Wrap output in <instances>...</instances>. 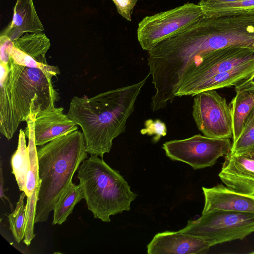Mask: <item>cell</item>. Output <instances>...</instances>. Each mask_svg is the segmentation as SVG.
<instances>
[{
	"label": "cell",
	"instance_id": "6da1fadb",
	"mask_svg": "<svg viewBox=\"0 0 254 254\" xmlns=\"http://www.w3.org/2000/svg\"><path fill=\"white\" fill-rule=\"evenodd\" d=\"M149 75L135 84L90 98L71 99L66 114L81 127L88 154L103 158L110 152L113 140L125 131L127 120Z\"/></svg>",
	"mask_w": 254,
	"mask_h": 254
},
{
	"label": "cell",
	"instance_id": "7a4b0ae2",
	"mask_svg": "<svg viewBox=\"0 0 254 254\" xmlns=\"http://www.w3.org/2000/svg\"><path fill=\"white\" fill-rule=\"evenodd\" d=\"M0 131L10 139L19 125L60 100L53 74L40 68L0 62Z\"/></svg>",
	"mask_w": 254,
	"mask_h": 254
},
{
	"label": "cell",
	"instance_id": "3957f363",
	"mask_svg": "<svg viewBox=\"0 0 254 254\" xmlns=\"http://www.w3.org/2000/svg\"><path fill=\"white\" fill-rule=\"evenodd\" d=\"M83 133L76 130L37 149L40 186L34 223L47 221L55 204L72 183L80 165L88 158Z\"/></svg>",
	"mask_w": 254,
	"mask_h": 254
},
{
	"label": "cell",
	"instance_id": "277c9868",
	"mask_svg": "<svg viewBox=\"0 0 254 254\" xmlns=\"http://www.w3.org/2000/svg\"><path fill=\"white\" fill-rule=\"evenodd\" d=\"M77 172L83 198L94 218L110 222L111 216L130 210L136 193L119 172L102 158L91 155L81 163Z\"/></svg>",
	"mask_w": 254,
	"mask_h": 254
},
{
	"label": "cell",
	"instance_id": "5b68a950",
	"mask_svg": "<svg viewBox=\"0 0 254 254\" xmlns=\"http://www.w3.org/2000/svg\"><path fill=\"white\" fill-rule=\"evenodd\" d=\"M180 231L209 241L212 246L243 240L254 232V213L213 210L188 221Z\"/></svg>",
	"mask_w": 254,
	"mask_h": 254
},
{
	"label": "cell",
	"instance_id": "8992f818",
	"mask_svg": "<svg viewBox=\"0 0 254 254\" xmlns=\"http://www.w3.org/2000/svg\"><path fill=\"white\" fill-rule=\"evenodd\" d=\"M202 18L199 5L190 2L145 16L138 23L137 40L142 49L148 51Z\"/></svg>",
	"mask_w": 254,
	"mask_h": 254
},
{
	"label": "cell",
	"instance_id": "52a82bcc",
	"mask_svg": "<svg viewBox=\"0 0 254 254\" xmlns=\"http://www.w3.org/2000/svg\"><path fill=\"white\" fill-rule=\"evenodd\" d=\"M230 138H212L196 134L189 138L165 142L162 148L173 161L190 165L194 170L212 167L231 149Z\"/></svg>",
	"mask_w": 254,
	"mask_h": 254
},
{
	"label": "cell",
	"instance_id": "ba28073f",
	"mask_svg": "<svg viewBox=\"0 0 254 254\" xmlns=\"http://www.w3.org/2000/svg\"><path fill=\"white\" fill-rule=\"evenodd\" d=\"M192 115L198 129L204 135L217 138L232 137L231 106L215 90L203 91L194 96Z\"/></svg>",
	"mask_w": 254,
	"mask_h": 254
},
{
	"label": "cell",
	"instance_id": "9c48e42d",
	"mask_svg": "<svg viewBox=\"0 0 254 254\" xmlns=\"http://www.w3.org/2000/svg\"><path fill=\"white\" fill-rule=\"evenodd\" d=\"M254 59V49L244 47H228L211 53L194 70L184 76L176 96H185L201 82Z\"/></svg>",
	"mask_w": 254,
	"mask_h": 254
},
{
	"label": "cell",
	"instance_id": "30bf717a",
	"mask_svg": "<svg viewBox=\"0 0 254 254\" xmlns=\"http://www.w3.org/2000/svg\"><path fill=\"white\" fill-rule=\"evenodd\" d=\"M36 114H31L25 121L27 126L24 130L26 137L28 139L30 166L27 175L26 190L27 200L26 204V219L25 223V236L24 243L29 246L35 237L34 233V225L36 204L40 186L38 175L37 149L35 143L34 122Z\"/></svg>",
	"mask_w": 254,
	"mask_h": 254
},
{
	"label": "cell",
	"instance_id": "8fae6325",
	"mask_svg": "<svg viewBox=\"0 0 254 254\" xmlns=\"http://www.w3.org/2000/svg\"><path fill=\"white\" fill-rule=\"evenodd\" d=\"M10 60L14 63L29 67L41 69L56 76L60 73L58 66L49 65L46 55L51 43L43 32L27 33L13 41Z\"/></svg>",
	"mask_w": 254,
	"mask_h": 254
},
{
	"label": "cell",
	"instance_id": "7c38bea8",
	"mask_svg": "<svg viewBox=\"0 0 254 254\" xmlns=\"http://www.w3.org/2000/svg\"><path fill=\"white\" fill-rule=\"evenodd\" d=\"M211 243L203 238L178 231L156 234L147 246L148 254H204Z\"/></svg>",
	"mask_w": 254,
	"mask_h": 254
},
{
	"label": "cell",
	"instance_id": "4fadbf2b",
	"mask_svg": "<svg viewBox=\"0 0 254 254\" xmlns=\"http://www.w3.org/2000/svg\"><path fill=\"white\" fill-rule=\"evenodd\" d=\"M218 176L228 188L254 195V159L229 152L225 156Z\"/></svg>",
	"mask_w": 254,
	"mask_h": 254
},
{
	"label": "cell",
	"instance_id": "5bb4252c",
	"mask_svg": "<svg viewBox=\"0 0 254 254\" xmlns=\"http://www.w3.org/2000/svg\"><path fill=\"white\" fill-rule=\"evenodd\" d=\"M77 129V125L64 113L63 108L52 107L36 116L34 122L36 145L42 146Z\"/></svg>",
	"mask_w": 254,
	"mask_h": 254
},
{
	"label": "cell",
	"instance_id": "9a60e30c",
	"mask_svg": "<svg viewBox=\"0 0 254 254\" xmlns=\"http://www.w3.org/2000/svg\"><path fill=\"white\" fill-rule=\"evenodd\" d=\"M204 205L202 214L217 210L254 213V195L244 194L222 184L202 188Z\"/></svg>",
	"mask_w": 254,
	"mask_h": 254
},
{
	"label": "cell",
	"instance_id": "2e32d148",
	"mask_svg": "<svg viewBox=\"0 0 254 254\" xmlns=\"http://www.w3.org/2000/svg\"><path fill=\"white\" fill-rule=\"evenodd\" d=\"M44 31L33 0H17L12 21L2 34L13 41L27 33Z\"/></svg>",
	"mask_w": 254,
	"mask_h": 254
},
{
	"label": "cell",
	"instance_id": "e0dca14e",
	"mask_svg": "<svg viewBox=\"0 0 254 254\" xmlns=\"http://www.w3.org/2000/svg\"><path fill=\"white\" fill-rule=\"evenodd\" d=\"M254 75V59L201 82L189 90L185 96H194L203 91L235 86Z\"/></svg>",
	"mask_w": 254,
	"mask_h": 254
},
{
	"label": "cell",
	"instance_id": "ac0fdd59",
	"mask_svg": "<svg viewBox=\"0 0 254 254\" xmlns=\"http://www.w3.org/2000/svg\"><path fill=\"white\" fill-rule=\"evenodd\" d=\"M231 101L233 142H236L242 133L245 121L254 107V90L236 91Z\"/></svg>",
	"mask_w": 254,
	"mask_h": 254
},
{
	"label": "cell",
	"instance_id": "d6986e66",
	"mask_svg": "<svg viewBox=\"0 0 254 254\" xmlns=\"http://www.w3.org/2000/svg\"><path fill=\"white\" fill-rule=\"evenodd\" d=\"M204 18L227 16L254 15V0L199 5Z\"/></svg>",
	"mask_w": 254,
	"mask_h": 254
},
{
	"label": "cell",
	"instance_id": "ffe728a7",
	"mask_svg": "<svg viewBox=\"0 0 254 254\" xmlns=\"http://www.w3.org/2000/svg\"><path fill=\"white\" fill-rule=\"evenodd\" d=\"M24 130L20 129L16 150L12 155L10 164L12 173L20 191H25L27 175L29 169L30 160L28 146L26 143Z\"/></svg>",
	"mask_w": 254,
	"mask_h": 254
},
{
	"label": "cell",
	"instance_id": "44dd1931",
	"mask_svg": "<svg viewBox=\"0 0 254 254\" xmlns=\"http://www.w3.org/2000/svg\"><path fill=\"white\" fill-rule=\"evenodd\" d=\"M83 198L79 185L71 183L55 204L52 225H61L72 212L74 207Z\"/></svg>",
	"mask_w": 254,
	"mask_h": 254
},
{
	"label": "cell",
	"instance_id": "7402d4cb",
	"mask_svg": "<svg viewBox=\"0 0 254 254\" xmlns=\"http://www.w3.org/2000/svg\"><path fill=\"white\" fill-rule=\"evenodd\" d=\"M26 196L24 191L20 194L15 210L8 216L9 229L15 240L19 243L24 238L26 219V205L24 199Z\"/></svg>",
	"mask_w": 254,
	"mask_h": 254
},
{
	"label": "cell",
	"instance_id": "603a6c76",
	"mask_svg": "<svg viewBox=\"0 0 254 254\" xmlns=\"http://www.w3.org/2000/svg\"><path fill=\"white\" fill-rule=\"evenodd\" d=\"M254 146V107L247 118L238 139L232 144L230 152L239 154Z\"/></svg>",
	"mask_w": 254,
	"mask_h": 254
},
{
	"label": "cell",
	"instance_id": "cb8c5ba5",
	"mask_svg": "<svg viewBox=\"0 0 254 254\" xmlns=\"http://www.w3.org/2000/svg\"><path fill=\"white\" fill-rule=\"evenodd\" d=\"M145 127L140 130V133L148 135H155L153 140L157 142L167 134V127L165 124L160 120L149 119L144 123Z\"/></svg>",
	"mask_w": 254,
	"mask_h": 254
},
{
	"label": "cell",
	"instance_id": "d4e9b609",
	"mask_svg": "<svg viewBox=\"0 0 254 254\" xmlns=\"http://www.w3.org/2000/svg\"><path fill=\"white\" fill-rule=\"evenodd\" d=\"M14 47L13 41L7 36L1 34L0 37V62L8 64Z\"/></svg>",
	"mask_w": 254,
	"mask_h": 254
},
{
	"label": "cell",
	"instance_id": "484cf974",
	"mask_svg": "<svg viewBox=\"0 0 254 254\" xmlns=\"http://www.w3.org/2000/svg\"><path fill=\"white\" fill-rule=\"evenodd\" d=\"M118 13L127 21L131 20V14L138 0H112Z\"/></svg>",
	"mask_w": 254,
	"mask_h": 254
},
{
	"label": "cell",
	"instance_id": "4316f807",
	"mask_svg": "<svg viewBox=\"0 0 254 254\" xmlns=\"http://www.w3.org/2000/svg\"><path fill=\"white\" fill-rule=\"evenodd\" d=\"M235 89L236 91L254 90V75L238 83L235 86Z\"/></svg>",
	"mask_w": 254,
	"mask_h": 254
},
{
	"label": "cell",
	"instance_id": "83f0119b",
	"mask_svg": "<svg viewBox=\"0 0 254 254\" xmlns=\"http://www.w3.org/2000/svg\"><path fill=\"white\" fill-rule=\"evenodd\" d=\"M0 198L3 200V201H4L3 198L6 199L8 201V203L10 205V208L11 211H12L13 210V205L10 202L9 198L6 196H5V195L4 194V191L7 190L8 189H4V179H3V174H2V161H0Z\"/></svg>",
	"mask_w": 254,
	"mask_h": 254
},
{
	"label": "cell",
	"instance_id": "f1b7e54d",
	"mask_svg": "<svg viewBox=\"0 0 254 254\" xmlns=\"http://www.w3.org/2000/svg\"><path fill=\"white\" fill-rule=\"evenodd\" d=\"M243 0H200L198 4L199 5L205 4H213L224 2H236Z\"/></svg>",
	"mask_w": 254,
	"mask_h": 254
},
{
	"label": "cell",
	"instance_id": "f546056e",
	"mask_svg": "<svg viewBox=\"0 0 254 254\" xmlns=\"http://www.w3.org/2000/svg\"><path fill=\"white\" fill-rule=\"evenodd\" d=\"M239 154H242L254 159V146Z\"/></svg>",
	"mask_w": 254,
	"mask_h": 254
},
{
	"label": "cell",
	"instance_id": "4dcf8cb0",
	"mask_svg": "<svg viewBox=\"0 0 254 254\" xmlns=\"http://www.w3.org/2000/svg\"><path fill=\"white\" fill-rule=\"evenodd\" d=\"M250 254H254V251H253V252H250Z\"/></svg>",
	"mask_w": 254,
	"mask_h": 254
}]
</instances>
